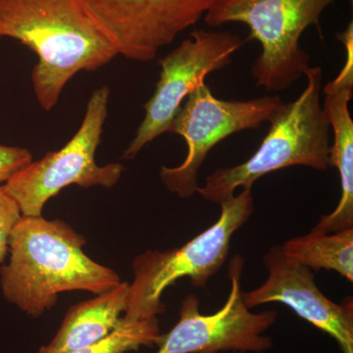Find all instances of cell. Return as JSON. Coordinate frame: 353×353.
Masks as SVG:
<instances>
[{
  "label": "cell",
  "instance_id": "16",
  "mask_svg": "<svg viewBox=\"0 0 353 353\" xmlns=\"http://www.w3.org/2000/svg\"><path fill=\"white\" fill-rule=\"evenodd\" d=\"M22 216L17 202L0 185V263L8 252L9 236Z\"/></svg>",
  "mask_w": 353,
  "mask_h": 353
},
{
  "label": "cell",
  "instance_id": "4",
  "mask_svg": "<svg viewBox=\"0 0 353 353\" xmlns=\"http://www.w3.org/2000/svg\"><path fill=\"white\" fill-rule=\"evenodd\" d=\"M219 218L212 226L181 248L146 250L132 262L134 280L129 284L123 318L130 321L154 319L162 314L165 290L189 278L194 287H205L226 261L234 233L253 213L252 188L220 204Z\"/></svg>",
  "mask_w": 353,
  "mask_h": 353
},
{
  "label": "cell",
  "instance_id": "10",
  "mask_svg": "<svg viewBox=\"0 0 353 353\" xmlns=\"http://www.w3.org/2000/svg\"><path fill=\"white\" fill-rule=\"evenodd\" d=\"M217 0H83L119 55L148 62L199 22Z\"/></svg>",
  "mask_w": 353,
  "mask_h": 353
},
{
  "label": "cell",
  "instance_id": "15",
  "mask_svg": "<svg viewBox=\"0 0 353 353\" xmlns=\"http://www.w3.org/2000/svg\"><path fill=\"white\" fill-rule=\"evenodd\" d=\"M161 336L157 318L143 321H130L123 318L120 326L108 338L67 353H126L141 347H157Z\"/></svg>",
  "mask_w": 353,
  "mask_h": 353
},
{
  "label": "cell",
  "instance_id": "2",
  "mask_svg": "<svg viewBox=\"0 0 353 353\" xmlns=\"http://www.w3.org/2000/svg\"><path fill=\"white\" fill-rule=\"evenodd\" d=\"M85 241L68 224L41 216H22L8 240L10 259L0 268L7 301L39 317L50 310L61 292L101 294L117 287L119 275L83 252Z\"/></svg>",
  "mask_w": 353,
  "mask_h": 353
},
{
  "label": "cell",
  "instance_id": "6",
  "mask_svg": "<svg viewBox=\"0 0 353 353\" xmlns=\"http://www.w3.org/2000/svg\"><path fill=\"white\" fill-rule=\"evenodd\" d=\"M110 90L97 88L87 104L82 124L66 145L31 162L3 185L19 205L23 216H41L46 202L71 185L88 189H111L119 182L124 167L119 163L99 166L95 153L101 143L108 113Z\"/></svg>",
  "mask_w": 353,
  "mask_h": 353
},
{
  "label": "cell",
  "instance_id": "14",
  "mask_svg": "<svg viewBox=\"0 0 353 353\" xmlns=\"http://www.w3.org/2000/svg\"><path fill=\"white\" fill-rule=\"evenodd\" d=\"M281 246L285 256L311 270L334 271L353 282V228L331 234L312 230Z\"/></svg>",
  "mask_w": 353,
  "mask_h": 353
},
{
  "label": "cell",
  "instance_id": "3",
  "mask_svg": "<svg viewBox=\"0 0 353 353\" xmlns=\"http://www.w3.org/2000/svg\"><path fill=\"white\" fill-rule=\"evenodd\" d=\"M304 75L307 83L303 92L296 101L283 103L271 118L270 129L256 152L243 163L206 176L196 190L203 199L221 204L239 188H252L261 176L288 167L328 168L330 126L320 101L322 68L309 67Z\"/></svg>",
  "mask_w": 353,
  "mask_h": 353
},
{
  "label": "cell",
  "instance_id": "5",
  "mask_svg": "<svg viewBox=\"0 0 353 353\" xmlns=\"http://www.w3.org/2000/svg\"><path fill=\"white\" fill-rule=\"evenodd\" d=\"M339 0H217L203 17L210 27L241 23L250 28L261 53L252 68L257 87L269 92L290 88L304 75L310 55L299 39L310 26L320 28L327 7ZM322 36V34H321Z\"/></svg>",
  "mask_w": 353,
  "mask_h": 353
},
{
  "label": "cell",
  "instance_id": "17",
  "mask_svg": "<svg viewBox=\"0 0 353 353\" xmlns=\"http://www.w3.org/2000/svg\"><path fill=\"white\" fill-rule=\"evenodd\" d=\"M32 161V153L27 148L0 145V185H4Z\"/></svg>",
  "mask_w": 353,
  "mask_h": 353
},
{
  "label": "cell",
  "instance_id": "1",
  "mask_svg": "<svg viewBox=\"0 0 353 353\" xmlns=\"http://www.w3.org/2000/svg\"><path fill=\"white\" fill-rule=\"evenodd\" d=\"M15 39L38 57L32 85L39 105L52 110L67 83L119 55L83 0H0V39Z\"/></svg>",
  "mask_w": 353,
  "mask_h": 353
},
{
  "label": "cell",
  "instance_id": "13",
  "mask_svg": "<svg viewBox=\"0 0 353 353\" xmlns=\"http://www.w3.org/2000/svg\"><path fill=\"white\" fill-rule=\"evenodd\" d=\"M129 283L72 306L50 343L37 353H67L108 338L122 323Z\"/></svg>",
  "mask_w": 353,
  "mask_h": 353
},
{
  "label": "cell",
  "instance_id": "11",
  "mask_svg": "<svg viewBox=\"0 0 353 353\" xmlns=\"http://www.w3.org/2000/svg\"><path fill=\"white\" fill-rule=\"evenodd\" d=\"M263 263L268 277L256 289L243 292L246 307L285 304L299 317L330 334L343 353H353L352 299L338 304L324 296L316 285L312 270L285 256L281 245L268 250Z\"/></svg>",
  "mask_w": 353,
  "mask_h": 353
},
{
  "label": "cell",
  "instance_id": "8",
  "mask_svg": "<svg viewBox=\"0 0 353 353\" xmlns=\"http://www.w3.org/2000/svg\"><path fill=\"white\" fill-rule=\"evenodd\" d=\"M245 260L234 255L229 266L231 290L226 303L213 314H202L194 294L182 301L180 319L168 334H162L155 353H262L271 350L273 341L265 333L277 312L253 313L246 307L241 290Z\"/></svg>",
  "mask_w": 353,
  "mask_h": 353
},
{
  "label": "cell",
  "instance_id": "9",
  "mask_svg": "<svg viewBox=\"0 0 353 353\" xmlns=\"http://www.w3.org/2000/svg\"><path fill=\"white\" fill-rule=\"evenodd\" d=\"M243 44L240 37L230 32L196 30L159 60L157 88L143 105L145 117L123 158L132 159L158 137L170 132L174 118L188 95L209 74L231 64L232 57Z\"/></svg>",
  "mask_w": 353,
  "mask_h": 353
},
{
  "label": "cell",
  "instance_id": "12",
  "mask_svg": "<svg viewBox=\"0 0 353 353\" xmlns=\"http://www.w3.org/2000/svg\"><path fill=\"white\" fill-rule=\"evenodd\" d=\"M336 38L345 44V62L339 75L323 88V110L333 128L334 145L330 146L329 166L340 174L341 196L333 212L322 216L313 231L336 233L353 228V121L348 104L353 94V30L347 27Z\"/></svg>",
  "mask_w": 353,
  "mask_h": 353
},
{
  "label": "cell",
  "instance_id": "7",
  "mask_svg": "<svg viewBox=\"0 0 353 353\" xmlns=\"http://www.w3.org/2000/svg\"><path fill=\"white\" fill-rule=\"evenodd\" d=\"M283 103L279 95L222 101L202 81L188 95L172 123L170 132L183 137L188 154L179 166L161 167L160 179L165 187L181 199L194 196L199 188L197 173L210 150L236 132L256 129L269 122Z\"/></svg>",
  "mask_w": 353,
  "mask_h": 353
}]
</instances>
